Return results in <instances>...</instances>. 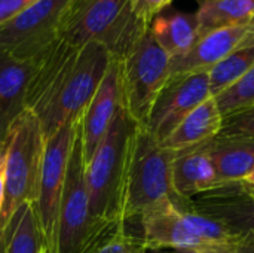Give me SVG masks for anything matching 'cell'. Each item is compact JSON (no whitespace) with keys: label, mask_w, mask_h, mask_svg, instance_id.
Masks as SVG:
<instances>
[{"label":"cell","mask_w":254,"mask_h":253,"mask_svg":"<svg viewBox=\"0 0 254 253\" xmlns=\"http://www.w3.org/2000/svg\"><path fill=\"white\" fill-rule=\"evenodd\" d=\"M149 28L129 0H71L61 19L58 39L74 46L95 43L121 61Z\"/></svg>","instance_id":"obj_2"},{"label":"cell","mask_w":254,"mask_h":253,"mask_svg":"<svg viewBox=\"0 0 254 253\" xmlns=\"http://www.w3.org/2000/svg\"><path fill=\"white\" fill-rule=\"evenodd\" d=\"M4 185H6V145L0 143V213L4 201Z\"/></svg>","instance_id":"obj_28"},{"label":"cell","mask_w":254,"mask_h":253,"mask_svg":"<svg viewBox=\"0 0 254 253\" xmlns=\"http://www.w3.org/2000/svg\"><path fill=\"white\" fill-rule=\"evenodd\" d=\"M234 253H254V236L244 234L241 242L235 246Z\"/></svg>","instance_id":"obj_31"},{"label":"cell","mask_w":254,"mask_h":253,"mask_svg":"<svg viewBox=\"0 0 254 253\" xmlns=\"http://www.w3.org/2000/svg\"><path fill=\"white\" fill-rule=\"evenodd\" d=\"M138 124L122 107L107 136L86 163L85 179L89 210L91 216L97 221L124 224L121 221V201L129 151Z\"/></svg>","instance_id":"obj_3"},{"label":"cell","mask_w":254,"mask_h":253,"mask_svg":"<svg viewBox=\"0 0 254 253\" xmlns=\"http://www.w3.org/2000/svg\"><path fill=\"white\" fill-rule=\"evenodd\" d=\"M0 253H4V234L0 233Z\"/></svg>","instance_id":"obj_32"},{"label":"cell","mask_w":254,"mask_h":253,"mask_svg":"<svg viewBox=\"0 0 254 253\" xmlns=\"http://www.w3.org/2000/svg\"><path fill=\"white\" fill-rule=\"evenodd\" d=\"M232 186H235L241 194H244L247 197H254V169L244 179H241L238 183H234Z\"/></svg>","instance_id":"obj_29"},{"label":"cell","mask_w":254,"mask_h":253,"mask_svg":"<svg viewBox=\"0 0 254 253\" xmlns=\"http://www.w3.org/2000/svg\"><path fill=\"white\" fill-rule=\"evenodd\" d=\"M150 33L156 43L171 58H176L186 54L196 43L201 27L195 12H170L153 18Z\"/></svg>","instance_id":"obj_19"},{"label":"cell","mask_w":254,"mask_h":253,"mask_svg":"<svg viewBox=\"0 0 254 253\" xmlns=\"http://www.w3.org/2000/svg\"><path fill=\"white\" fill-rule=\"evenodd\" d=\"M39 0H0V25L6 24Z\"/></svg>","instance_id":"obj_27"},{"label":"cell","mask_w":254,"mask_h":253,"mask_svg":"<svg viewBox=\"0 0 254 253\" xmlns=\"http://www.w3.org/2000/svg\"><path fill=\"white\" fill-rule=\"evenodd\" d=\"M235 246L232 248H188V249L177 251L176 253H234Z\"/></svg>","instance_id":"obj_30"},{"label":"cell","mask_w":254,"mask_h":253,"mask_svg":"<svg viewBox=\"0 0 254 253\" xmlns=\"http://www.w3.org/2000/svg\"><path fill=\"white\" fill-rule=\"evenodd\" d=\"M223 116L254 106V67L241 76L234 85L214 97Z\"/></svg>","instance_id":"obj_23"},{"label":"cell","mask_w":254,"mask_h":253,"mask_svg":"<svg viewBox=\"0 0 254 253\" xmlns=\"http://www.w3.org/2000/svg\"><path fill=\"white\" fill-rule=\"evenodd\" d=\"M222 136L254 139V106L225 116Z\"/></svg>","instance_id":"obj_25"},{"label":"cell","mask_w":254,"mask_h":253,"mask_svg":"<svg viewBox=\"0 0 254 253\" xmlns=\"http://www.w3.org/2000/svg\"><path fill=\"white\" fill-rule=\"evenodd\" d=\"M171 57L156 43L150 28L119 61L124 107L129 118L144 127L150 110L170 79Z\"/></svg>","instance_id":"obj_7"},{"label":"cell","mask_w":254,"mask_h":253,"mask_svg":"<svg viewBox=\"0 0 254 253\" xmlns=\"http://www.w3.org/2000/svg\"><path fill=\"white\" fill-rule=\"evenodd\" d=\"M141 242L147 251L171 249L173 252L188 248H204L190 231L183 207L174 200H167L141 215Z\"/></svg>","instance_id":"obj_13"},{"label":"cell","mask_w":254,"mask_h":253,"mask_svg":"<svg viewBox=\"0 0 254 253\" xmlns=\"http://www.w3.org/2000/svg\"><path fill=\"white\" fill-rule=\"evenodd\" d=\"M252 67H254V34L208 70L211 95L216 97L228 89Z\"/></svg>","instance_id":"obj_22"},{"label":"cell","mask_w":254,"mask_h":253,"mask_svg":"<svg viewBox=\"0 0 254 253\" xmlns=\"http://www.w3.org/2000/svg\"><path fill=\"white\" fill-rule=\"evenodd\" d=\"M112 61L95 43L74 46L60 39L34 60L25 106L37 116L45 142L80 121Z\"/></svg>","instance_id":"obj_1"},{"label":"cell","mask_w":254,"mask_h":253,"mask_svg":"<svg viewBox=\"0 0 254 253\" xmlns=\"http://www.w3.org/2000/svg\"><path fill=\"white\" fill-rule=\"evenodd\" d=\"M173 155L174 152L162 146L144 127H137L121 201V221L125 225L167 200L177 203L171 182Z\"/></svg>","instance_id":"obj_4"},{"label":"cell","mask_w":254,"mask_h":253,"mask_svg":"<svg viewBox=\"0 0 254 253\" xmlns=\"http://www.w3.org/2000/svg\"><path fill=\"white\" fill-rule=\"evenodd\" d=\"M135 13L146 22L152 24L153 18L162 13L174 0H129Z\"/></svg>","instance_id":"obj_26"},{"label":"cell","mask_w":254,"mask_h":253,"mask_svg":"<svg viewBox=\"0 0 254 253\" xmlns=\"http://www.w3.org/2000/svg\"><path fill=\"white\" fill-rule=\"evenodd\" d=\"M223 119L225 116L216 98L210 97L193 109L161 143L173 152L207 143L220 134Z\"/></svg>","instance_id":"obj_17"},{"label":"cell","mask_w":254,"mask_h":253,"mask_svg":"<svg viewBox=\"0 0 254 253\" xmlns=\"http://www.w3.org/2000/svg\"><path fill=\"white\" fill-rule=\"evenodd\" d=\"M190 204L192 209L213 216L238 236H254V197L241 194L232 185L207 192Z\"/></svg>","instance_id":"obj_15"},{"label":"cell","mask_w":254,"mask_h":253,"mask_svg":"<svg viewBox=\"0 0 254 253\" xmlns=\"http://www.w3.org/2000/svg\"><path fill=\"white\" fill-rule=\"evenodd\" d=\"M85 167L79 121L60 203L57 253H89L125 225L101 222L91 216Z\"/></svg>","instance_id":"obj_5"},{"label":"cell","mask_w":254,"mask_h":253,"mask_svg":"<svg viewBox=\"0 0 254 253\" xmlns=\"http://www.w3.org/2000/svg\"><path fill=\"white\" fill-rule=\"evenodd\" d=\"M77 125L79 121L64 125L45 142L37 200L34 203L43 237V253H57L60 203Z\"/></svg>","instance_id":"obj_8"},{"label":"cell","mask_w":254,"mask_h":253,"mask_svg":"<svg viewBox=\"0 0 254 253\" xmlns=\"http://www.w3.org/2000/svg\"><path fill=\"white\" fill-rule=\"evenodd\" d=\"M34 61H19L0 52V143L13 121L27 109V91Z\"/></svg>","instance_id":"obj_16"},{"label":"cell","mask_w":254,"mask_h":253,"mask_svg":"<svg viewBox=\"0 0 254 253\" xmlns=\"http://www.w3.org/2000/svg\"><path fill=\"white\" fill-rule=\"evenodd\" d=\"M124 107L119 61L113 60L98 89L80 118V137L85 164L107 136L116 115Z\"/></svg>","instance_id":"obj_11"},{"label":"cell","mask_w":254,"mask_h":253,"mask_svg":"<svg viewBox=\"0 0 254 253\" xmlns=\"http://www.w3.org/2000/svg\"><path fill=\"white\" fill-rule=\"evenodd\" d=\"M4 234V253H43V237L34 204L21 206L12 216Z\"/></svg>","instance_id":"obj_21"},{"label":"cell","mask_w":254,"mask_h":253,"mask_svg":"<svg viewBox=\"0 0 254 253\" xmlns=\"http://www.w3.org/2000/svg\"><path fill=\"white\" fill-rule=\"evenodd\" d=\"M6 145V185L0 213V233L24 204L37 200L45 139L37 116L25 109L10 125Z\"/></svg>","instance_id":"obj_6"},{"label":"cell","mask_w":254,"mask_h":253,"mask_svg":"<svg viewBox=\"0 0 254 253\" xmlns=\"http://www.w3.org/2000/svg\"><path fill=\"white\" fill-rule=\"evenodd\" d=\"M252 34H254V18L247 24L223 27L201 34L186 54L171 58L170 78L211 70Z\"/></svg>","instance_id":"obj_12"},{"label":"cell","mask_w":254,"mask_h":253,"mask_svg":"<svg viewBox=\"0 0 254 253\" xmlns=\"http://www.w3.org/2000/svg\"><path fill=\"white\" fill-rule=\"evenodd\" d=\"M71 0H39L0 25V52L34 61L58 40L61 19Z\"/></svg>","instance_id":"obj_9"},{"label":"cell","mask_w":254,"mask_h":253,"mask_svg":"<svg viewBox=\"0 0 254 253\" xmlns=\"http://www.w3.org/2000/svg\"><path fill=\"white\" fill-rule=\"evenodd\" d=\"M201 34L211 30L247 24L254 18V0H196Z\"/></svg>","instance_id":"obj_20"},{"label":"cell","mask_w":254,"mask_h":253,"mask_svg":"<svg viewBox=\"0 0 254 253\" xmlns=\"http://www.w3.org/2000/svg\"><path fill=\"white\" fill-rule=\"evenodd\" d=\"M213 97L208 72L171 76L159 92L144 128L159 142L201 103Z\"/></svg>","instance_id":"obj_10"},{"label":"cell","mask_w":254,"mask_h":253,"mask_svg":"<svg viewBox=\"0 0 254 253\" xmlns=\"http://www.w3.org/2000/svg\"><path fill=\"white\" fill-rule=\"evenodd\" d=\"M89 253H147L141 239L128 234L125 225H122L109 239L101 242Z\"/></svg>","instance_id":"obj_24"},{"label":"cell","mask_w":254,"mask_h":253,"mask_svg":"<svg viewBox=\"0 0 254 253\" xmlns=\"http://www.w3.org/2000/svg\"><path fill=\"white\" fill-rule=\"evenodd\" d=\"M171 182L177 203L220 188L210 152V142L176 151L171 161Z\"/></svg>","instance_id":"obj_14"},{"label":"cell","mask_w":254,"mask_h":253,"mask_svg":"<svg viewBox=\"0 0 254 253\" xmlns=\"http://www.w3.org/2000/svg\"><path fill=\"white\" fill-rule=\"evenodd\" d=\"M210 152L220 188L238 183L254 169V139L216 136Z\"/></svg>","instance_id":"obj_18"}]
</instances>
